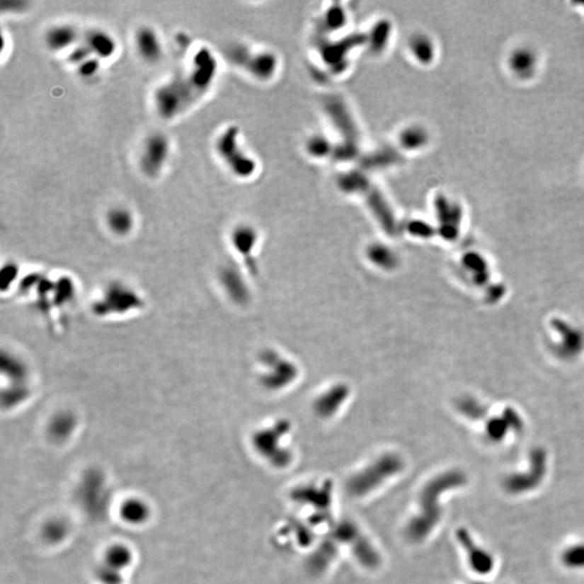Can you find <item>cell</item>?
Returning a JSON list of instances; mask_svg holds the SVG:
<instances>
[{
    "label": "cell",
    "mask_w": 584,
    "mask_h": 584,
    "mask_svg": "<svg viewBox=\"0 0 584 584\" xmlns=\"http://www.w3.org/2000/svg\"><path fill=\"white\" fill-rule=\"evenodd\" d=\"M219 63L207 47L193 55L188 69L170 78L154 92L156 113L163 120H171L188 112L208 93L216 81Z\"/></svg>",
    "instance_id": "6da1fadb"
},
{
    "label": "cell",
    "mask_w": 584,
    "mask_h": 584,
    "mask_svg": "<svg viewBox=\"0 0 584 584\" xmlns=\"http://www.w3.org/2000/svg\"><path fill=\"white\" fill-rule=\"evenodd\" d=\"M216 151L225 167L239 179H249L257 169L255 159L241 147L239 130L236 126L227 127L219 134Z\"/></svg>",
    "instance_id": "7a4b0ae2"
},
{
    "label": "cell",
    "mask_w": 584,
    "mask_h": 584,
    "mask_svg": "<svg viewBox=\"0 0 584 584\" xmlns=\"http://www.w3.org/2000/svg\"><path fill=\"white\" fill-rule=\"evenodd\" d=\"M227 55L233 64L241 67L256 79L268 81L270 77L275 75L277 59L274 53L268 51L253 52L244 45H236L231 47Z\"/></svg>",
    "instance_id": "3957f363"
},
{
    "label": "cell",
    "mask_w": 584,
    "mask_h": 584,
    "mask_svg": "<svg viewBox=\"0 0 584 584\" xmlns=\"http://www.w3.org/2000/svg\"><path fill=\"white\" fill-rule=\"evenodd\" d=\"M171 154V143L163 132H154L145 139L139 157V168L149 179L161 177Z\"/></svg>",
    "instance_id": "277c9868"
},
{
    "label": "cell",
    "mask_w": 584,
    "mask_h": 584,
    "mask_svg": "<svg viewBox=\"0 0 584 584\" xmlns=\"http://www.w3.org/2000/svg\"><path fill=\"white\" fill-rule=\"evenodd\" d=\"M96 313L102 315L126 314L130 309H140L142 300L130 287L122 284H110L104 289L96 301Z\"/></svg>",
    "instance_id": "5b68a950"
},
{
    "label": "cell",
    "mask_w": 584,
    "mask_h": 584,
    "mask_svg": "<svg viewBox=\"0 0 584 584\" xmlns=\"http://www.w3.org/2000/svg\"><path fill=\"white\" fill-rule=\"evenodd\" d=\"M399 462L395 459L384 458L377 462L374 466H369L366 471L354 476L348 483V491L354 496H364L369 491L377 488L378 483L389 479V475L399 471Z\"/></svg>",
    "instance_id": "8992f818"
},
{
    "label": "cell",
    "mask_w": 584,
    "mask_h": 584,
    "mask_svg": "<svg viewBox=\"0 0 584 584\" xmlns=\"http://www.w3.org/2000/svg\"><path fill=\"white\" fill-rule=\"evenodd\" d=\"M133 42L141 60L147 64H156L163 59V42L159 33L151 26H141L135 30Z\"/></svg>",
    "instance_id": "52a82bcc"
},
{
    "label": "cell",
    "mask_w": 584,
    "mask_h": 584,
    "mask_svg": "<svg viewBox=\"0 0 584 584\" xmlns=\"http://www.w3.org/2000/svg\"><path fill=\"white\" fill-rule=\"evenodd\" d=\"M83 33L73 24L63 23L51 26L45 34L47 48L55 53H69L81 42Z\"/></svg>",
    "instance_id": "ba28073f"
},
{
    "label": "cell",
    "mask_w": 584,
    "mask_h": 584,
    "mask_svg": "<svg viewBox=\"0 0 584 584\" xmlns=\"http://www.w3.org/2000/svg\"><path fill=\"white\" fill-rule=\"evenodd\" d=\"M81 42L99 60H108L117 51L115 37L101 28H91L83 33Z\"/></svg>",
    "instance_id": "9c48e42d"
},
{
    "label": "cell",
    "mask_w": 584,
    "mask_h": 584,
    "mask_svg": "<svg viewBox=\"0 0 584 584\" xmlns=\"http://www.w3.org/2000/svg\"><path fill=\"white\" fill-rule=\"evenodd\" d=\"M69 62L75 67L78 75L85 79L96 77L101 69V60L94 57L83 42H79L75 48L67 53Z\"/></svg>",
    "instance_id": "30bf717a"
},
{
    "label": "cell",
    "mask_w": 584,
    "mask_h": 584,
    "mask_svg": "<svg viewBox=\"0 0 584 584\" xmlns=\"http://www.w3.org/2000/svg\"><path fill=\"white\" fill-rule=\"evenodd\" d=\"M105 223L110 233L116 236H128L135 227L134 214L126 207H114L106 213Z\"/></svg>",
    "instance_id": "8fae6325"
},
{
    "label": "cell",
    "mask_w": 584,
    "mask_h": 584,
    "mask_svg": "<svg viewBox=\"0 0 584 584\" xmlns=\"http://www.w3.org/2000/svg\"><path fill=\"white\" fill-rule=\"evenodd\" d=\"M509 63L510 69L517 77L527 79L536 71L537 55L530 49H517L512 53Z\"/></svg>",
    "instance_id": "7c38bea8"
},
{
    "label": "cell",
    "mask_w": 584,
    "mask_h": 584,
    "mask_svg": "<svg viewBox=\"0 0 584 584\" xmlns=\"http://www.w3.org/2000/svg\"><path fill=\"white\" fill-rule=\"evenodd\" d=\"M149 510L144 502L138 499H130L125 502L120 508V515L129 524L139 525L149 518Z\"/></svg>",
    "instance_id": "4fadbf2b"
},
{
    "label": "cell",
    "mask_w": 584,
    "mask_h": 584,
    "mask_svg": "<svg viewBox=\"0 0 584 584\" xmlns=\"http://www.w3.org/2000/svg\"><path fill=\"white\" fill-rule=\"evenodd\" d=\"M411 51L418 62L422 64H428L434 60L435 48L430 37L423 34H418L411 40Z\"/></svg>",
    "instance_id": "5bb4252c"
},
{
    "label": "cell",
    "mask_w": 584,
    "mask_h": 584,
    "mask_svg": "<svg viewBox=\"0 0 584 584\" xmlns=\"http://www.w3.org/2000/svg\"><path fill=\"white\" fill-rule=\"evenodd\" d=\"M428 133L421 127L411 126L403 129L399 134V144L408 151H417L428 143Z\"/></svg>",
    "instance_id": "9a60e30c"
},
{
    "label": "cell",
    "mask_w": 584,
    "mask_h": 584,
    "mask_svg": "<svg viewBox=\"0 0 584 584\" xmlns=\"http://www.w3.org/2000/svg\"><path fill=\"white\" fill-rule=\"evenodd\" d=\"M75 428V420L67 413L57 416L51 422L50 433L57 440H64L69 436Z\"/></svg>",
    "instance_id": "2e32d148"
},
{
    "label": "cell",
    "mask_w": 584,
    "mask_h": 584,
    "mask_svg": "<svg viewBox=\"0 0 584 584\" xmlns=\"http://www.w3.org/2000/svg\"><path fill=\"white\" fill-rule=\"evenodd\" d=\"M130 561L131 553L129 552L128 549L122 546V545L113 546L108 550V555H106L108 567L114 569V571H120V569L128 566Z\"/></svg>",
    "instance_id": "e0dca14e"
},
{
    "label": "cell",
    "mask_w": 584,
    "mask_h": 584,
    "mask_svg": "<svg viewBox=\"0 0 584 584\" xmlns=\"http://www.w3.org/2000/svg\"><path fill=\"white\" fill-rule=\"evenodd\" d=\"M65 534V527L62 526L60 522H51L46 529L47 538L50 539V541H60L62 537Z\"/></svg>",
    "instance_id": "ac0fdd59"
}]
</instances>
